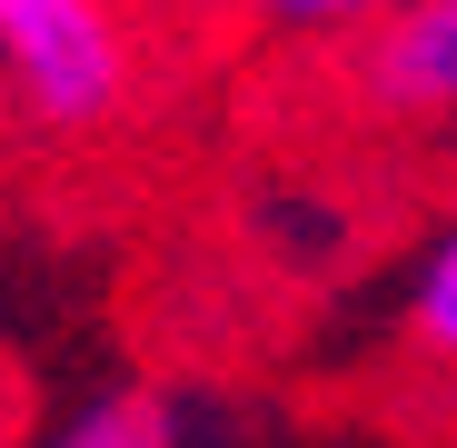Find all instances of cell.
Segmentation results:
<instances>
[{
	"label": "cell",
	"mask_w": 457,
	"mask_h": 448,
	"mask_svg": "<svg viewBox=\"0 0 457 448\" xmlns=\"http://www.w3.org/2000/svg\"><path fill=\"white\" fill-rule=\"evenodd\" d=\"M40 448H189V428H179V409L160 389H110L80 418H60Z\"/></svg>",
	"instance_id": "277c9868"
},
{
	"label": "cell",
	"mask_w": 457,
	"mask_h": 448,
	"mask_svg": "<svg viewBox=\"0 0 457 448\" xmlns=\"http://www.w3.org/2000/svg\"><path fill=\"white\" fill-rule=\"evenodd\" d=\"M11 418H21V379L0 368V438H11Z\"/></svg>",
	"instance_id": "8992f818"
},
{
	"label": "cell",
	"mask_w": 457,
	"mask_h": 448,
	"mask_svg": "<svg viewBox=\"0 0 457 448\" xmlns=\"http://www.w3.org/2000/svg\"><path fill=\"white\" fill-rule=\"evenodd\" d=\"M149 90L129 0H0V120L30 139H110Z\"/></svg>",
	"instance_id": "6da1fadb"
},
{
	"label": "cell",
	"mask_w": 457,
	"mask_h": 448,
	"mask_svg": "<svg viewBox=\"0 0 457 448\" xmlns=\"http://www.w3.org/2000/svg\"><path fill=\"white\" fill-rule=\"evenodd\" d=\"M358 90L378 120H457V0H398L358 40Z\"/></svg>",
	"instance_id": "7a4b0ae2"
},
{
	"label": "cell",
	"mask_w": 457,
	"mask_h": 448,
	"mask_svg": "<svg viewBox=\"0 0 457 448\" xmlns=\"http://www.w3.org/2000/svg\"><path fill=\"white\" fill-rule=\"evenodd\" d=\"M219 21L269 30V40H368L398 0H209Z\"/></svg>",
	"instance_id": "5b68a950"
},
{
	"label": "cell",
	"mask_w": 457,
	"mask_h": 448,
	"mask_svg": "<svg viewBox=\"0 0 457 448\" xmlns=\"http://www.w3.org/2000/svg\"><path fill=\"white\" fill-rule=\"evenodd\" d=\"M398 339L428 359V368H457V219L408 259V289H398Z\"/></svg>",
	"instance_id": "3957f363"
}]
</instances>
